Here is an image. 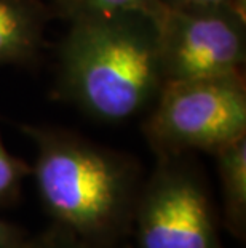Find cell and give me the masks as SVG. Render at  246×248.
Segmentation results:
<instances>
[{"label":"cell","mask_w":246,"mask_h":248,"mask_svg":"<svg viewBox=\"0 0 246 248\" xmlns=\"http://www.w3.org/2000/svg\"><path fill=\"white\" fill-rule=\"evenodd\" d=\"M19 130L35 147L30 175L51 224L98 244L131 237L144 183L136 157L59 126L23 124Z\"/></svg>","instance_id":"6da1fadb"},{"label":"cell","mask_w":246,"mask_h":248,"mask_svg":"<svg viewBox=\"0 0 246 248\" xmlns=\"http://www.w3.org/2000/svg\"><path fill=\"white\" fill-rule=\"evenodd\" d=\"M159 18L120 12L69 21L58 50L59 96L98 122L147 112L165 87Z\"/></svg>","instance_id":"7a4b0ae2"},{"label":"cell","mask_w":246,"mask_h":248,"mask_svg":"<svg viewBox=\"0 0 246 248\" xmlns=\"http://www.w3.org/2000/svg\"><path fill=\"white\" fill-rule=\"evenodd\" d=\"M143 135L155 159L214 154L246 135L243 72L165 83L145 112Z\"/></svg>","instance_id":"3957f363"},{"label":"cell","mask_w":246,"mask_h":248,"mask_svg":"<svg viewBox=\"0 0 246 248\" xmlns=\"http://www.w3.org/2000/svg\"><path fill=\"white\" fill-rule=\"evenodd\" d=\"M221 215L193 154L160 157L134 208L133 248H226Z\"/></svg>","instance_id":"277c9868"},{"label":"cell","mask_w":246,"mask_h":248,"mask_svg":"<svg viewBox=\"0 0 246 248\" xmlns=\"http://www.w3.org/2000/svg\"><path fill=\"white\" fill-rule=\"evenodd\" d=\"M165 83L243 72L246 10L230 5L165 8L159 18Z\"/></svg>","instance_id":"5b68a950"},{"label":"cell","mask_w":246,"mask_h":248,"mask_svg":"<svg viewBox=\"0 0 246 248\" xmlns=\"http://www.w3.org/2000/svg\"><path fill=\"white\" fill-rule=\"evenodd\" d=\"M51 16L42 0H0V66L34 64Z\"/></svg>","instance_id":"8992f818"},{"label":"cell","mask_w":246,"mask_h":248,"mask_svg":"<svg viewBox=\"0 0 246 248\" xmlns=\"http://www.w3.org/2000/svg\"><path fill=\"white\" fill-rule=\"evenodd\" d=\"M222 194L221 223L235 240H246V135L213 154Z\"/></svg>","instance_id":"52a82bcc"},{"label":"cell","mask_w":246,"mask_h":248,"mask_svg":"<svg viewBox=\"0 0 246 248\" xmlns=\"http://www.w3.org/2000/svg\"><path fill=\"white\" fill-rule=\"evenodd\" d=\"M42 2L50 8L53 16H61L67 21L120 12H144L161 16L165 10L159 0H42Z\"/></svg>","instance_id":"ba28073f"},{"label":"cell","mask_w":246,"mask_h":248,"mask_svg":"<svg viewBox=\"0 0 246 248\" xmlns=\"http://www.w3.org/2000/svg\"><path fill=\"white\" fill-rule=\"evenodd\" d=\"M32 167L13 155L5 147L0 136V210L14 207L19 199L26 178L30 176Z\"/></svg>","instance_id":"9c48e42d"},{"label":"cell","mask_w":246,"mask_h":248,"mask_svg":"<svg viewBox=\"0 0 246 248\" xmlns=\"http://www.w3.org/2000/svg\"><path fill=\"white\" fill-rule=\"evenodd\" d=\"M13 248H133L128 240L117 244H98L77 237L72 232L59 228L56 224L46 226L43 231L30 235L28 234Z\"/></svg>","instance_id":"30bf717a"},{"label":"cell","mask_w":246,"mask_h":248,"mask_svg":"<svg viewBox=\"0 0 246 248\" xmlns=\"http://www.w3.org/2000/svg\"><path fill=\"white\" fill-rule=\"evenodd\" d=\"M163 8L205 7V5H230L246 10V0H159Z\"/></svg>","instance_id":"8fae6325"},{"label":"cell","mask_w":246,"mask_h":248,"mask_svg":"<svg viewBox=\"0 0 246 248\" xmlns=\"http://www.w3.org/2000/svg\"><path fill=\"white\" fill-rule=\"evenodd\" d=\"M29 232L21 226L0 218V248H13L28 235Z\"/></svg>","instance_id":"7c38bea8"}]
</instances>
